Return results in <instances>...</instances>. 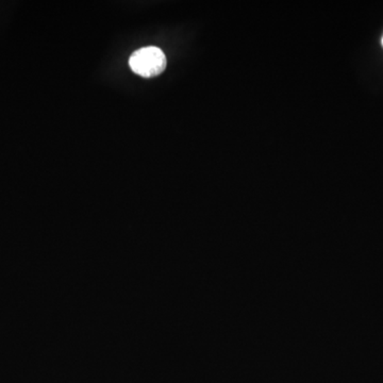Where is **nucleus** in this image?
<instances>
[{"instance_id": "obj_2", "label": "nucleus", "mask_w": 383, "mask_h": 383, "mask_svg": "<svg viewBox=\"0 0 383 383\" xmlns=\"http://www.w3.org/2000/svg\"><path fill=\"white\" fill-rule=\"evenodd\" d=\"M382 44H383V38H382Z\"/></svg>"}, {"instance_id": "obj_1", "label": "nucleus", "mask_w": 383, "mask_h": 383, "mask_svg": "<svg viewBox=\"0 0 383 383\" xmlns=\"http://www.w3.org/2000/svg\"><path fill=\"white\" fill-rule=\"evenodd\" d=\"M129 65L135 74L145 78H151L164 72L166 57L160 48L149 46L132 53Z\"/></svg>"}]
</instances>
